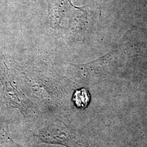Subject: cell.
<instances>
[{"label":"cell","instance_id":"obj_1","mask_svg":"<svg viewBox=\"0 0 147 147\" xmlns=\"http://www.w3.org/2000/svg\"><path fill=\"white\" fill-rule=\"evenodd\" d=\"M90 96L86 88L76 90L73 96V101L76 106L80 109H84L89 104Z\"/></svg>","mask_w":147,"mask_h":147}]
</instances>
